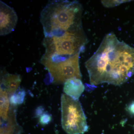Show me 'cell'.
I'll return each mask as SVG.
<instances>
[{"mask_svg":"<svg viewBox=\"0 0 134 134\" xmlns=\"http://www.w3.org/2000/svg\"><path fill=\"white\" fill-rule=\"evenodd\" d=\"M85 65L92 85H121L134 75V48L111 32Z\"/></svg>","mask_w":134,"mask_h":134,"instance_id":"1","label":"cell"},{"mask_svg":"<svg viewBox=\"0 0 134 134\" xmlns=\"http://www.w3.org/2000/svg\"><path fill=\"white\" fill-rule=\"evenodd\" d=\"M82 13V5L76 1H49L40 14L45 37L83 30Z\"/></svg>","mask_w":134,"mask_h":134,"instance_id":"2","label":"cell"},{"mask_svg":"<svg viewBox=\"0 0 134 134\" xmlns=\"http://www.w3.org/2000/svg\"><path fill=\"white\" fill-rule=\"evenodd\" d=\"M87 42L83 30L66 32L58 36L45 37V53L41 59L58 62L82 52Z\"/></svg>","mask_w":134,"mask_h":134,"instance_id":"3","label":"cell"},{"mask_svg":"<svg viewBox=\"0 0 134 134\" xmlns=\"http://www.w3.org/2000/svg\"><path fill=\"white\" fill-rule=\"evenodd\" d=\"M61 123L68 134H82L88 129L86 117L81 105L66 94L61 97Z\"/></svg>","mask_w":134,"mask_h":134,"instance_id":"4","label":"cell"},{"mask_svg":"<svg viewBox=\"0 0 134 134\" xmlns=\"http://www.w3.org/2000/svg\"><path fill=\"white\" fill-rule=\"evenodd\" d=\"M80 53L58 62L40 60V63L48 70L53 83H65L68 79L74 77L81 79L79 62Z\"/></svg>","mask_w":134,"mask_h":134,"instance_id":"5","label":"cell"},{"mask_svg":"<svg viewBox=\"0 0 134 134\" xmlns=\"http://www.w3.org/2000/svg\"><path fill=\"white\" fill-rule=\"evenodd\" d=\"M18 21L16 12L11 7L0 1V35H7L14 30Z\"/></svg>","mask_w":134,"mask_h":134,"instance_id":"6","label":"cell"},{"mask_svg":"<svg viewBox=\"0 0 134 134\" xmlns=\"http://www.w3.org/2000/svg\"><path fill=\"white\" fill-rule=\"evenodd\" d=\"M85 88L81 79L74 77L66 81L64 83L63 91L67 96L75 100H78Z\"/></svg>","mask_w":134,"mask_h":134,"instance_id":"7","label":"cell"},{"mask_svg":"<svg viewBox=\"0 0 134 134\" xmlns=\"http://www.w3.org/2000/svg\"><path fill=\"white\" fill-rule=\"evenodd\" d=\"M21 82L19 75L9 73L3 76L1 80V88L4 89L8 94L12 95L17 91Z\"/></svg>","mask_w":134,"mask_h":134,"instance_id":"8","label":"cell"},{"mask_svg":"<svg viewBox=\"0 0 134 134\" xmlns=\"http://www.w3.org/2000/svg\"><path fill=\"white\" fill-rule=\"evenodd\" d=\"M8 94L6 90L1 88L0 113L1 119L2 121H7L9 116L10 101Z\"/></svg>","mask_w":134,"mask_h":134,"instance_id":"9","label":"cell"},{"mask_svg":"<svg viewBox=\"0 0 134 134\" xmlns=\"http://www.w3.org/2000/svg\"><path fill=\"white\" fill-rule=\"evenodd\" d=\"M25 96V92L24 89H19L9 98L10 104L15 106L23 103Z\"/></svg>","mask_w":134,"mask_h":134,"instance_id":"10","label":"cell"},{"mask_svg":"<svg viewBox=\"0 0 134 134\" xmlns=\"http://www.w3.org/2000/svg\"><path fill=\"white\" fill-rule=\"evenodd\" d=\"M127 1H102L101 2L106 7L110 8L120 5L124 3L127 2Z\"/></svg>","mask_w":134,"mask_h":134,"instance_id":"11","label":"cell"},{"mask_svg":"<svg viewBox=\"0 0 134 134\" xmlns=\"http://www.w3.org/2000/svg\"><path fill=\"white\" fill-rule=\"evenodd\" d=\"M52 120V116L48 113H44L40 117L39 122L41 125H46L49 124Z\"/></svg>","mask_w":134,"mask_h":134,"instance_id":"12","label":"cell"},{"mask_svg":"<svg viewBox=\"0 0 134 134\" xmlns=\"http://www.w3.org/2000/svg\"><path fill=\"white\" fill-rule=\"evenodd\" d=\"M44 109L42 106H39L37 108L35 111V115L37 117H40L44 113Z\"/></svg>","mask_w":134,"mask_h":134,"instance_id":"13","label":"cell"},{"mask_svg":"<svg viewBox=\"0 0 134 134\" xmlns=\"http://www.w3.org/2000/svg\"><path fill=\"white\" fill-rule=\"evenodd\" d=\"M128 110L130 113L134 114V102L132 103L129 107Z\"/></svg>","mask_w":134,"mask_h":134,"instance_id":"14","label":"cell"},{"mask_svg":"<svg viewBox=\"0 0 134 134\" xmlns=\"http://www.w3.org/2000/svg\"></svg>","mask_w":134,"mask_h":134,"instance_id":"15","label":"cell"}]
</instances>
